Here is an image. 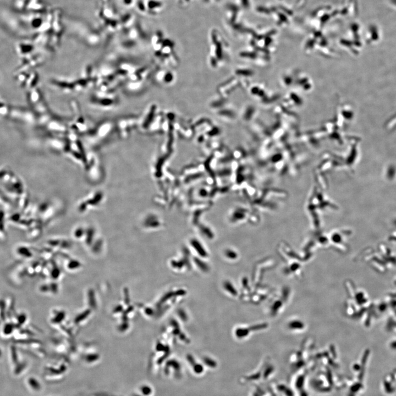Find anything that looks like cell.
<instances>
[{
	"label": "cell",
	"instance_id": "cell-2",
	"mask_svg": "<svg viewBox=\"0 0 396 396\" xmlns=\"http://www.w3.org/2000/svg\"><path fill=\"white\" fill-rule=\"evenodd\" d=\"M225 287H226V289L228 290V291H230V292L232 293V294H236V292L235 291L236 290H235V289L232 287V285L230 283H226V284H225Z\"/></svg>",
	"mask_w": 396,
	"mask_h": 396
},
{
	"label": "cell",
	"instance_id": "cell-3",
	"mask_svg": "<svg viewBox=\"0 0 396 396\" xmlns=\"http://www.w3.org/2000/svg\"><path fill=\"white\" fill-rule=\"evenodd\" d=\"M1 354H2V351H1V350L0 349V357L1 356Z\"/></svg>",
	"mask_w": 396,
	"mask_h": 396
},
{
	"label": "cell",
	"instance_id": "cell-1",
	"mask_svg": "<svg viewBox=\"0 0 396 396\" xmlns=\"http://www.w3.org/2000/svg\"><path fill=\"white\" fill-rule=\"evenodd\" d=\"M29 384L34 389H40L39 387H40V386L39 382L37 381V380H35L33 378H31L30 380H29Z\"/></svg>",
	"mask_w": 396,
	"mask_h": 396
}]
</instances>
